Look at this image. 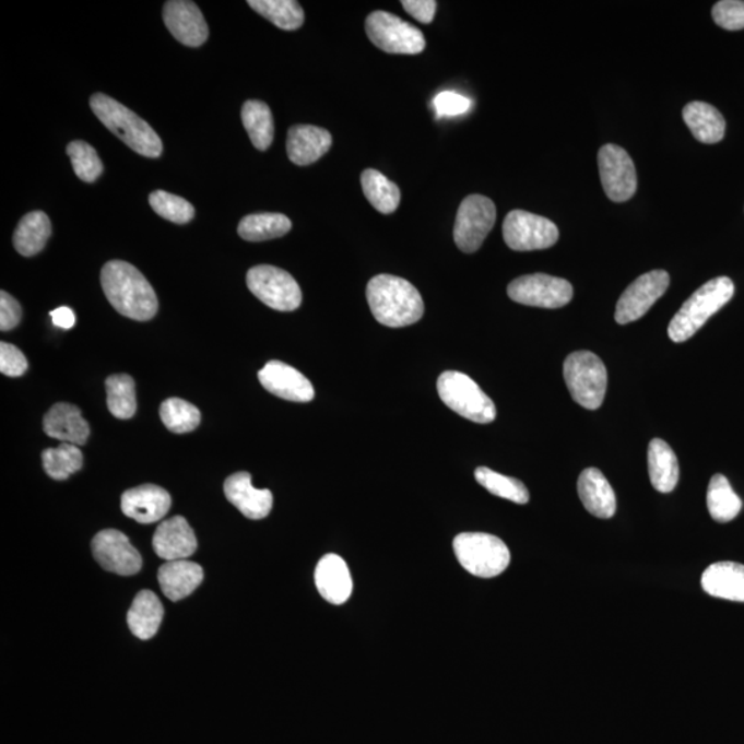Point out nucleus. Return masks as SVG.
<instances>
[{
    "label": "nucleus",
    "mask_w": 744,
    "mask_h": 744,
    "mask_svg": "<svg viewBox=\"0 0 744 744\" xmlns=\"http://www.w3.org/2000/svg\"><path fill=\"white\" fill-rule=\"evenodd\" d=\"M105 297L126 318L146 321L155 318L160 303L155 290L139 269L125 261H109L102 272Z\"/></svg>",
    "instance_id": "nucleus-1"
},
{
    "label": "nucleus",
    "mask_w": 744,
    "mask_h": 744,
    "mask_svg": "<svg viewBox=\"0 0 744 744\" xmlns=\"http://www.w3.org/2000/svg\"><path fill=\"white\" fill-rule=\"evenodd\" d=\"M367 300L378 323L393 329L416 323L425 312L418 290L393 274L373 277L367 286Z\"/></svg>",
    "instance_id": "nucleus-2"
},
{
    "label": "nucleus",
    "mask_w": 744,
    "mask_h": 744,
    "mask_svg": "<svg viewBox=\"0 0 744 744\" xmlns=\"http://www.w3.org/2000/svg\"><path fill=\"white\" fill-rule=\"evenodd\" d=\"M90 107L102 123L137 153L156 160L163 152L161 137L156 131L125 105L97 93L90 98Z\"/></svg>",
    "instance_id": "nucleus-3"
},
{
    "label": "nucleus",
    "mask_w": 744,
    "mask_h": 744,
    "mask_svg": "<svg viewBox=\"0 0 744 744\" xmlns=\"http://www.w3.org/2000/svg\"><path fill=\"white\" fill-rule=\"evenodd\" d=\"M735 294V284L730 277L721 276L707 282L685 300L669 324V336L673 342H685L693 338L712 315L730 303Z\"/></svg>",
    "instance_id": "nucleus-4"
},
{
    "label": "nucleus",
    "mask_w": 744,
    "mask_h": 744,
    "mask_svg": "<svg viewBox=\"0 0 744 744\" xmlns=\"http://www.w3.org/2000/svg\"><path fill=\"white\" fill-rule=\"evenodd\" d=\"M459 564L479 578H495L510 564L508 546L499 538L483 532H464L453 540Z\"/></svg>",
    "instance_id": "nucleus-5"
},
{
    "label": "nucleus",
    "mask_w": 744,
    "mask_h": 744,
    "mask_svg": "<svg viewBox=\"0 0 744 744\" xmlns=\"http://www.w3.org/2000/svg\"><path fill=\"white\" fill-rule=\"evenodd\" d=\"M564 379L572 399L586 410L603 404L609 374L603 361L592 352H574L564 362Z\"/></svg>",
    "instance_id": "nucleus-6"
},
{
    "label": "nucleus",
    "mask_w": 744,
    "mask_h": 744,
    "mask_svg": "<svg viewBox=\"0 0 744 744\" xmlns=\"http://www.w3.org/2000/svg\"><path fill=\"white\" fill-rule=\"evenodd\" d=\"M440 399L448 409L476 424H491L496 418L494 401L467 374L442 373L437 381Z\"/></svg>",
    "instance_id": "nucleus-7"
},
{
    "label": "nucleus",
    "mask_w": 744,
    "mask_h": 744,
    "mask_svg": "<svg viewBox=\"0 0 744 744\" xmlns=\"http://www.w3.org/2000/svg\"><path fill=\"white\" fill-rule=\"evenodd\" d=\"M366 33L378 49L390 55H420L426 47L422 31L398 15L382 10L368 15Z\"/></svg>",
    "instance_id": "nucleus-8"
},
{
    "label": "nucleus",
    "mask_w": 744,
    "mask_h": 744,
    "mask_svg": "<svg viewBox=\"0 0 744 744\" xmlns=\"http://www.w3.org/2000/svg\"><path fill=\"white\" fill-rule=\"evenodd\" d=\"M247 287L261 303L281 312H293L303 303L295 279L281 268L260 265L247 272Z\"/></svg>",
    "instance_id": "nucleus-9"
},
{
    "label": "nucleus",
    "mask_w": 744,
    "mask_h": 744,
    "mask_svg": "<svg viewBox=\"0 0 744 744\" xmlns=\"http://www.w3.org/2000/svg\"><path fill=\"white\" fill-rule=\"evenodd\" d=\"M496 209L493 200L482 194H471L459 205L453 240L459 250L472 255L482 247L485 237L493 231Z\"/></svg>",
    "instance_id": "nucleus-10"
},
{
    "label": "nucleus",
    "mask_w": 744,
    "mask_h": 744,
    "mask_svg": "<svg viewBox=\"0 0 744 744\" xmlns=\"http://www.w3.org/2000/svg\"><path fill=\"white\" fill-rule=\"evenodd\" d=\"M560 232L556 224L545 216L513 210L506 215L504 239L511 250L534 251L556 245Z\"/></svg>",
    "instance_id": "nucleus-11"
},
{
    "label": "nucleus",
    "mask_w": 744,
    "mask_h": 744,
    "mask_svg": "<svg viewBox=\"0 0 744 744\" xmlns=\"http://www.w3.org/2000/svg\"><path fill=\"white\" fill-rule=\"evenodd\" d=\"M510 299L515 303L535 306V308L558 309L571 303L572 284L566 279L551 274H527L511 282L508 287Z\"/></svg>",
    "instance_id": "nucleus-12"
},
{
    "label": "nucleus",
    "mask_w": 744,
    "mask_h": 744,
    "mask_svg": "<svg viewBox=\"0 0 744 744\" xmlns=\"http://www.w3.org/2000/svg\"><path fill=\"white\" fill-rule=\"evenodd\" d=\"M599 170L604 192L612 202L624 203L635 197L637 172L624 147L606 144L599 152Z\"/></svg>",
    "instance_id": "nucleus-13"
},
{
    "label": "nucleus",
    "mask_w": 744,
    "mask_h": 744,
    "mask_svg": "<svg viewBox=\"0 0 744 744\" xmlns=\"http://www.w3.org/2000/svg\"><path fill=\"white\" fill-rule=\"evenodd\" d=\"M670 276L664 271H652L638 277L622 294L616 304L615 320L629 324L641 319L669 288Z\"/></svg>",
    "instance_id": "nucleus-14"
},
{
    "label": "nucleus",
    "mask_w": 744,
    "mask_h": 744,
    "mask_svg": "<svg viewBox=\"0 0 744 744\" xmlns=\"http://www.w3.org/2000/svg\"><path fill=\"white\" fill-rule=\"evenodd\" d=\"M93 556L99 566L109 572L134 575L140 572L142 558L123 532L105 530L98 532L92 542Z\"/></svg>",
    "instance_id": "nucleus-15"
},
{
    "label": "nucleus",
    "mask_w": 744,
    "mask_h": 744,
    "mask_svg": "<svg viewBox=\"0 0 744 744\" xmlns=\"http://www.w3.org/2000/svg\"><path fill=\"white\" fill-rule=\"evenodd\" d=\"M163 20L167 29L179 44L199 47L209 38V26L202 12L188 0H170L163 8Z\"/></svg>",
    "instance_id": "nucleus-16"
},
{
    "label": "nucleus",
    "mask_w": 744,
    "mask_h": 744,
    "mask_svg": "<svg viewBox=\"0 0 744 744\" xmlns=\"http://www.w3.org/2000/svg\"><path fill=\"white\" fill-rule=\"evenodd\" d=\"M258 379L268 392L284 400L308 403L315 398V389L309 379L286 363L269 362L258 373Z\"/></svg>",
    "instance_id": "nucleus-17"
},
{
    "label": "nucleus",
    "mask_w": 744,
    "mask_h": 744,
    "mask_svg": "<svg viewBox=\"0 0 744 744\" xmlns=\"http://www.w3.org/2000/svg\"><path fill=\"white\" fill-rule=\"evenodd\" d=\"M172 508V496L166 489L153 484L126 491L121 495V510L140 524L160 521Z\"/></svg>",
    "instance_id": "nucleus-18"
},
{
    "label": "nucleus",
    "mask_w": 744,
    "mask_h": 744,
    "mask_svg": "<svg viewBox=\"0 0 744 744\" xmlns=\"http://www.w3.org/2000/svg\"><path fill=\"white\" fill-rule=\"evenodd\" d=\"M153 551L166 562L187 560L198 548L191 525L181 516L163 521L153 535Z\"/></svg>",
    "instance_id": "nucleus-19"
},
{
    "label": "nucleus",
    "mask_w": 744,
    "mask_h": 744,
    "mask_svg": "<svg viewBox=\"0 0 744 744\" xmlns=\"http://www.w3.org/2000/svg\"><path fill=\"white\" fill-rule=\"evenodd\" d=\"M226 499L243 516L251 520H261L271 513L273 495L269 489H257L251 483V474L240 472L232 474L224 484Z\"/></svg>",
    "instance_id": "nucleus-20"
},
{
    "label": "nucleus",
    "mask_w": 744,
    "mask_h": 744,
    "mask_svg": "<svg viewBox=\"0 0 744 744\" xmlns=\"http://www.w3.org/2000/svg\"><path fill=\"white\" fill-rule=\"evenodd\" d=\"M316 588L321 598L334 605H341L350 600L353 582L344 558L336 554H327L318 564L315 571Z\"/></svg>",
    "instance_id": "nucleus-21"
},
{
    "label": "nucleus",
    "mask_w": 744,
    "mask_h": 744,
    "mask_svg": "<svg viewBox=\"0 0 744 744\" xmlns=\"http://www.w3.org/2000/svg\"><path fill=\"white\" fill-rule=\"evenodd\" d=\"M332 137L316 126L298 125L288 130L287 155L297 166H309L330 151Z\"/></svg>",
    "instance_id": "nucleus-22"
},
{
    "label": "nucleus",
    "mask_w": 744,
    "mask_h": 744,
    "mask_svg": "<svg viewBox=\"0 0 744 744\" xmlns=\"http://www.w3.org/2000/svg\"><path fill=\"white\" fill-rule=\"evenodd\" d=\"M44 429L52 439L70 442L73 446L86 445L90 426L83 418L82 411L70 403L52 405L44 418Z\"/></svg>",
    "instance_id": "nucleus-23"
},
{
    "label": "nucleus",
    "mask_w": 744,
    "mask_h": 744,
    "mask_svg": "<svg viewBox=\"0 0 744 744\" xmlns=\"http://www.w3.org/2000/svg\"><path fill=\"white\" fill-rule=\"evenodd\" d=\"M578 494L590 515L611 519L616 513V495L599 469L589 468L580 473Z\"/></svg>",
    "instance_id": "nucleus-24"
},
{
    "label": "nucleus",
    "mask_w": 744,
    "mask_h": 744,
    "mask_svg": "<svg viewBox=\"0 0 744 744\" xmlns=\"http://www.w3.org/2000/svg\"><path fill=\"white\" fill-rule=\"evenodd\" d=\"M701 588L711 598L744 603V566L732 562L711 564L701 575Z\"/></svg>",
    "instance_id": "nucleus-25"
},
{
    "label": "nucleus",
    "mask_w": 744,
    "mask_h": 744,
    "mask_svg": "<svg viewBox=\"0 0 744 744\" xmlns=\"http://www.w3.org/2000/svg\"><path fill=\"white\" fill-rule=\"evenodd\" d=\"M203 577V568L188 560L167 562L157 572L162 592L172 601L192 594L202 583Z\"/></svg>",
    "instance_id": "nucleus-26"
},
{
    "label": "nucleus",
    "mask_w": 744,
    "mask_h": 744,
    "mask_svg": "<svg viewBox=\"0 0 744 744\" xmlns=\"http://www.w3.org/2000/svg\"><path fill=\"white\" fill-rule=\"evenodd\" d=\"M683 119L695 139L704 144H717L724 139V116L710 104L694 102L685 105Z\"/></svg>",
    "instance_id": "nucleus-27"
},
{
    "label": "nucleus",
    "mask_w": 744,
    "mask_h": 744,
    "mask_svg": "<svg viewBox=\"0 0 744 744\" xmlns=\"http://www.w3.org/2000/svg\"><path fill=\"white\" fill-rule=\"evenodd\" d=\"M648 469L653 488L659 493L669 494L677 487L680 479L678 461L666 441L653 439L649 442Z\"/></svg>",
    "instance_id": "nucleus-28"
},
{
    "label": "nucleus",
    "mask_w": 744,
    "mask_h": 744,
    "mask_svg": "<svg viewBox=\"0 0 744 744\" xmlns=\"http://www.w3.org/2000/svg\"><path fill=\"white\" fill-rule=\"evenodd\" d=\"M163 615L165 611L157 595L150 590H142L135 595L128 614L131 633L141 640H150L160 630Z\"/></svg>",
    "instance_id": "nucleus-29"
},
{
    "label": "nucleus",
    "mask_w": 744,
    "mask_h": 744,
    "mask_svg": "<svg viewBox=\"0 0 744 744\" xmlns=\"http://www.w3.org/2000/svg\"><path fill=\"white\" fill-rule=\"evenodd\" d=\"M51 235L49 216L44 211H33L23 216L14 232L15 250L24 257H34L44 250Z\"/></svg>",
    "instance_id": "nucleus-30"
},
{
    "label": "nucleus",
    "mask_w": 744,
    "mask_h": 744,
    "mask_svg": "<svg viewBox=\"0 0 744 744\" xmlns=\"http://www.w3.org/2000/svg\"><path fill=\"white\" fill-rule=\"evenodd\" d=\"M241 121L257 150L267 151L272 145L273 116L265 103L258 102V99L246 102L241 108Z\"/></svg>",
    "instance_id": "nucleus-31"
},
{
    "label": "nucleus",
    "mask_w": 744,
    "mask_h": 744,
    "mask_svg": "<svg viewBox=\"0 0 744 744\" xmlns=\"http://www.w3.org/2000/svg\"><path fill=\"white\" fill-rule=\"evenodd\" d=\"M292 226V221L286 215L262 213L245 216L237 226V232L247 241H265L287 235Z\"/></svg>",
    "instance_id": "nucleus-32"
},
{
    "label": "nucleus",
    "mask_w": 744,
    "mask_h": 744,
    "mask_svg": "<svg viewBox=\"0 0 744 744\" xmlns=\"http://www.w3.org/2000/svg\"><path fill=\"white\" fill-rule=\"evenodd\" d=\"M707 509L717 522H730L742 510V500L722 474H715L707 488Z\"/></svg>",
    "instance_id": "nucleus-33"
},
{
    "label": "nucleus",
    "mask_w": 744,
    "mask_h": 744,
    "mask_svg": "<svg viewBox=\"0 0 744 744\" xmlns=\"http://www.w3.org/2000/svg\"><path fill=\"white\" fill-rule=\"evenodd\" d=\"M363 192L374 209L379 213L392 214L400 204V189L390 181L382 173L367 168L362 174Z\"/></svg>",
    "instance_id": "nucleus-34"
},
{
    "label": "nucleus",
    "mask_w": 744,
    "mask_h": 744,
    "mask_svg": "<svg viewBox=\"0 0 744 744\" xmlns=\"http://www.w3.org/2000/svg\"><path fill=\"white\" fill-rule=\"evenodd\" d=\"M248 7L284 31L298 29L305 23L304 9L295 0H250Z\"/></svg>",
    "instance_id": "nucleus-35"
},
{
    "label": "nucleus",
    "mask_w": 744,
    "mask_h": 744,
    "mask_svg": "<svg viewBox=\"0 0 744 744\" xmlns=\"http://www.w3.org/2000/svg\"><path fill=\"white\" fill-rule=\"evenodd\" d=\"M107 387V404L115 418H133L137 411V395L134 379L128 374L110 376L105 382Z\"/></svg>",
    "instance_id": "nucleus-36"
},
{
    "label": "nucleus",
    "mask_w": 744,
    "mask_h": 744,
    "mask_svg": "<svg viewBox=\"0 0 744 744\" xmlns=\"http://www.w3.org/2000/svg\"><path fill=\"white\" fill-rule=\"evenodd\" d=\"M47 476L55 480H66L71 474L81 471L83 467V453L78 446L62 442L56 448H47L42 453Z\"/></svg>",
    "instance_id": "nucleus-37"
},
{
    "label": "nucleus",
    "mask_w": 744,
    "mask_h": 744,
    "mask_svg": "<svg viewBox=\"0 0 744 744\" xmlns=\"http://www.w3.org/2000/svg\"><path fill=\"white\" fill-rule=\"evenodd\" d=\"M474 477L488 493L499 496V498L508 499L517 505L529 504V489L520 480L504 476V474L491 471L488 468H477Z\"/></svg>",
    "instance_id": "nucleus-38"
},
{
    "label": "nucleus",
    "mask_w": 744,
    "mask_h": 744,
    "mask_svg": "<svg viewBox=\"0 0 744 744\" xmlns=\"http://www.w3.org/2000/svg\"><path fill=\"white\" fill-rule=\"evenodd\" d=\"M161 418L168 430L182 435V433L197 429L202 415H200V411L193 404L182 399L174 398L163 401Z\"/></svg>",
    "instance_id": "nucleus-39"
},
{
    "label": "nucleus",
    "mask_w": 744,
    "mask_h": 744,
    "mask_svg": "<svg viewBox=\"0 0 744 744\" xmlns=\"http://www.w3.org/2000/svg\"><path fill=\"white\" fill-rule=\"evenodd\" d=\"M68 156H70L73 170L79 178L84 182H94L102 176L104 165L96 150L84 141H72L67 146Z\"/></svg>",
    "instance_id": "nucleus-40"
},
{
    "label": "nucleus",
    "mask_w": 744,
    "mask_h": 744,
    "mask_svg": "<svg viewBox=\"0 0 744 744\" xmlns=\"http://www.w3.org/2000/svg\"><path fill=\"white\" fill-rule=\"evenodd\" d=\"M150 204L162 219L172 221L174 224L184 225L191 223L194 209L188 200L176 197L165 191H155L150 194Z\"/></svg>",
    "instance_id": "nucleus-41"
},
{
    "label": "nucleus",
    "mask_w": 744,
    "mask_h": 744,
    "mask_svg": "<svg viewBox=\"0 0 744 744\" xmlns=\"http://www.w3.org/2000/svg\"><path fill=\"white\" fill-rule=\"evenodd\" d=\"M712 20L722 29H744V2L743 0H721L711 10Z\"/></svg>",
    "instance_id": "nucleus-42"
},
{
    "label": "nucleus",
    "mask_w": 744,
    "mask_h": 744,
    "mask_svg": "<svg viewBox=\"0 0 744 744\" xmlns=\"http://www.w3.org/2000/svg\"><path fill=\"white\" fill-rule=\"evenodd\" d=\"M28 369V361L24 353L8 342L0 344V371L8 377L24 376Z\"/></svg>",
    "instance_id": "nucleus-43"
},
{
    "label": "nucleus",
    "mask_w": 744,
    "mask_h": 744,
    "mask_svg": "<svg viewBox=\"0 0 744 744\" xmlns=\"http://www.w3.org/2000/svg\"><path fill=\"white\" fill-rule=\"evenodd\" d=\"M433 107H435L436 115L439 118H445V116H450L451 118V116L467 114L472 107V102L461 96V94L442 92L433 99Z\"/></svg>",
    "instance_id": "nucleus-44"
},
{
    "label": "nucleus",
    "mask_w": 744,
    "mask_h": 744,
    "mask_svg": "<svg viewBox=\"0 0 744 744\" xmlns=\"http://www.w3.org/2000/svg\"><path fill=\"white\" fill-rule=\"evenodd\" d=\"M21 306L12 295L0 293V330L10 331L17 327L21 320Z\"/></svg>",
    "instance_id": "nucleus-45"
},
{
    "label": "nucleus",
    "mask_w": 744,
    "mask_h": 744,
    "mask_svg": "<svg viewBox=\"0 0 744 744\" xmlns=\"http://www.w3.org/2000/svg\"><path fill=\"white\" fill-rule=\"evenodd\" d=\"M401 7L420 23L430 24L435 19L437 3L435 0H404Z\"/></svg>",
    "instance_id": "nucleus-46"
},
{
    "label": "nucleus",
    "mask_w": 744,
    "mask_h": 744,
    "mask_svg": "<svg viewBox=\"0 0 744 744\" xmlns=\"http://www.w3.org/2000/svg\"><path fill=\"white\" fill-rule=\"evenodd\" d=\"M50 316L52 324L60 327V329L70 330L75 326V314H73L72 309L67 308V306H61V308L52 310Z\"/></svg>",
    "instance_id": "nucleus-47"
}]
</instances>
